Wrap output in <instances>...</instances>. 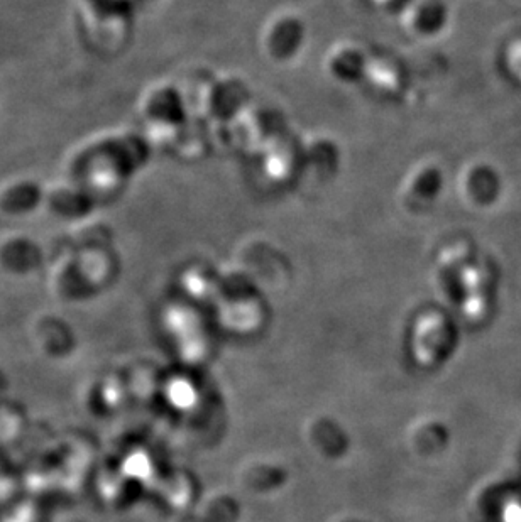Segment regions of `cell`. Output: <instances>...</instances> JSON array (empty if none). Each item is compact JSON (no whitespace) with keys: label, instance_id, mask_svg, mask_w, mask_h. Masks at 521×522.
Instances as JSON below:
<instances>
[{"label":"cell","instance_id":"obj_1","mask_svg":"<svg viewBox=\"0 0 521 522\" xmlns=\"http://www.w3.org/2000/svg\"><path fill=\"white\" fill-rule=\"evenodd\" d=\"M148 159V142L143 137L129 134L95 144L77 161L78 168L85 171L100 168L102 171H112L117 178H131L132 174L146 166Z\"/></svg>","mask_w":521,"mask_h":522},{"label":"cell","instance_id":"obj_2","mask_svg":"<svg viewBox=\"0 0 521 522\" xmlns=\"http://www.w3.org/2000/svg\"><path fill=\"white\" fill-rule=\"evenodd\" d=\"M237 149L263 153L264 149L285 134V115L273 105L247 102L227 126Z\"/></svg>","mask_w":521,"mask_h":522},{"label":"cell","instance_id":"obj_3","mask_svg":"<svg viewBox=\"0 0 521 522\" xmlns=\"http://www.w3.org/2000/svg\"><path fill=\"white\" fill-rule=\"evenodd\" d=\"M307 41V24L293 12H278L271 17L259 36L261 51L273 63H288L300 55Z\"/></svg>","mask_w":521,"mask_h":522},{"label":"cell","instance_id":"obj_4","mask_svg":"<svg viewBox=\"0 0 521 522\" xmlns=\"http://www.w3.org/2000/svg\"><path fill=\"white\" fill-rule=\"evenodd\" d=\"M444 190V171L435 161H420L401 181L400 207L410 215H423L435 207Z\"/></svg>","mask_w":521,"mask_h":522},{"label":"cell","instance_id":"obj_5","mask_svg":"<svg viewBox=\"0 0 521 522\" xmlns=\"http://www.w3.org/2000/svg\"><path fill=\"white\" fill-rule=\"evenodd\" d=\"M203 92V114L207 119L219 122L222 126H229L237 112L249 102V93L241 78L227 73L209 78Z\"/></svg>","mask_w":521,"mask_h":522},{"label":"cell","instance_id":"obj_6","mask_svg":"<svg viewBox=\"0 0 521 522\" xmlns=\"http://www.w3.org/2000/svg\"><path fill=\"white\" fill-rule=\"evenodd\" d=\"M261 158L263 173L276 185H288L305 171L302 139L288 132L271 142L261 153Z\"/></svg>","mask_w":521,"mask_h":522},{"label":"cell","instance_id":"obj_7","mask_svg":"<svg viewBox=\"0 0 521 522\" xmlns=\"http://www.w3.org/2000/svg\"><path fill=\"white\" fill-rule=\"evenodd\" d=\"M369 55L354 43H337L327 51L324 70L332 82L352 87L364 82Z\"/></svg>","mask_w":521,"mask_h":522},{"label":"cell","instance_id":"obj_8","mask_svg":"<svg viewBox=\"0 0 521 522\" xmlns=\"http://www.w3.org/2000/svg\"><path fill=\"white\" fill-rule=\"evenodd\" d=\"M364 83L374 95L396 97L406 85L405 66L390 55H369Z\"/></svg>","mask_w":521,"mask_h":522},{"label":"cell","instance_id":"obj_9","mask_svg":"<svg viewBox=\"0 0 521 522\" xmlns=\"http://www.w3.org/2000/svg\"><path fill=\"white\" fill-rule=\"evenodd\" d=\"M447 22V7L442 0H413L403 14V28L417 39H434Z\"/></svg>","mask_w":521,"mask_h":522},{"label":"cell","instance_id":"obj_10","mask_svg":"<svg viewBox=\"0 0 521 522\" xmlns=\"http://www.w3.org/2000/svg\"><path fill=\"white\" fill-rule=\"evenodd\" d=\"M146 112L149 119L160 126L178 129L187 122V104L180 90L175 87H161L154 90L148 98Z\"/></svg>","mask_w":521,"mask_h":522},{"label":"cell","instance_id":"obj_11","mask_svg":"<svg viewBox=\"0 0 521 522\" xmlns=\"http://www.w3.org/2000/svg\"><path fill=\"white\" fill-rule=\"evenodd\" d=\"M305 171L329 180L341 164V151L332 139L324 136L302 137Z\"/></svg>","mask_w":521,"mask_h":522},{"label":"cell","instance_id":"obj_12","mask_svg":"<svg viewBox=\"0 0 521 522\" xmlns=\"http://www.w3.org/2000/svg\"><path fill=\"white\" fill-rule=\"evenodd\" d=\"M43 200V190L41 186L31 181H24L19 185H14L9 190L4 191L0 196V208L11 215H22V213L36 210L39 203Z\"/></svg>","mask_w":521,"mask_h":522},{"label":"cell","instance_id":"obj_13","mask_svg":"<svg viewBox=\"0 0 521 522\" xmlns=\"http://www.w3.org/2000/svg\"><path fill=\"white\" fill-rule=\"evenodd\" d=\"M51 208L65 218L85 217L95 207V200L87 191L60 190L50 198Z\"/></svg>","mask_w":521,"mask_h":522},{"label":"cell","instance_id":"obj_14","mask_svg":"<svg viewBox=\"0 0 521 522\" xmlns=\"http://www.w3.org/2000/svg\"><path fill=\"white\" fill-rule=\"evenodd\" d=\"M379 9L386 14H405L406 9L412 6L413 0H376Z\"/></svg>","mask_w":521,"mask_h":522}]
</instances>
